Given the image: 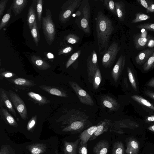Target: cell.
<instances>
[{
  "label": "cell",
  "mask_w": 154,
  "mask_h": 154,
  "mask_svg": "<svg viewBox=\"0 0 154 154\" xmlns=\"http://www.w3.org/2000/svg\"><path fill=\"white\" fill-rule=\"evenodd\" d=\"M47 55H47L48 57L49 58H53V54H52L51 53H48L47 54Z\"/></svg>",
  "instance_id": "obj_54"
},
{
  "label": "cell",
  "mask_w": 154,
  "mask_h": 154,
  "mask_svg": "<svg viewBox=\"0 0 154 154\" xmlns=\"http://www.w3.org/2000/svg\"><path fill=\"white\" fill-rule=\"evenodd\" d=\"M30 59L33 64L40 69L46 70L51 67V66L48 63L38 56H31Z\"/></svg>",
  "instance_id": "obj_20"
},
{
  "label": "cell",
  "mask_w": 154,
  "mask_h": 154,
  "mask_svg": "<svg viewBox=\"0 0 154 154\" xmlns=\"http://www.w3.org/2000/svg\"><path fill=\"white\" fill-rule=\"evenodd\" d=\"M105 6L113 14L117 16L116 12L115 2L110 0H104L102 1Z\"/></svg>",
  "instance_id": "obj_37"
},
{
  "label": "cell",
  "mask_w": 154,
  "mask_h": 154,
  "mask_svg": "<svg viewBox=\"0 0 154 154\" xmlns=\"http://www.w3.org/2000/svg\"><path fill=\"white\" fill-rule=\"evenodd\" d=\"M65 39L68 43L71 44L76 43L79 40V38L78 36L72 34L68 35L66 36Z\"/></svg>",
  "instance_id": "obj_41"
},
{
  "label": "cell",
  "mask_w": 154,
  "mask_h": 154,
  "mask_svg": "<svg viewBox=\"0 0 154 154\" xmlns=\"http://www.w3.org/2000/svg\"><path fill=\"white\" fill-rule=\"evenodd\" d=\"M102 79L99 66L95 73L93 82V88L95 90L98 89Z\"/></svg>",
  "instance_id": "obj_33"
},
{
  "label": "cell",
  "mask_w": 154,
  "mask_h": 154,
  "mask_svg": "<svg viewBox=\"0 0 154 154\" xmlns=\"http://www.w3.org/2000/svg\"><path fill=\"white\" fill-rule=\"evenodd\" d=\"M127 71L128 78L131 85L133 89L137 91V87L135 77L131 69L129 66L127 67Z\"/></svg>",
  "instance_id": "obj_35"
},
{
  "label": "cell",
  "mask_w": 154,
  "mask_h": 154,
  "mask_svg": "<svg viewBox=\"0 0 154 154\" xmlns=\"http://www.w3.org/2000/svg\"><path fill=\"white\" fill-rule=\"evenodd\" d=\"M153 47H154V40L151 38L149 40L147 47L149 48H153Z\"/></svg>",
  "instance_id": "obj_49"
},
{
  "label": "cell",
  "mask_w": 154,
  "mask_h": 154,
  "mask_svg": "<svg viewBox=\"0 0 154 154\" xmlns=\"http://www.w3.org/2000/svg\"><path fill=\"white\" fill-rule=\"evenodd\" d=\"M148 129L149 130L154 132V125L149 126Z\"/></svg>",
  "instance_id": "obj_53"
},
{
  "label": "cell",
  "mask_w": 154,
  "mask_h": 154,
  "mask_svg": "<svg viewBox=\"0 0 154 154\" xmlns=\"http://www.w3.org/2000/svg\"><path fill=\"white\" fill-rule=\"evenodd\" d=\"M136 27L139 29H144L154 32V23H146L141 24L136 26Z\"/></svg>",
  "instance_id": "obj_43"
},
{
  "label": "cell",
  "mask_w": 154,
  "mask_h": 154,
  "mask_svg": "<svg viewBox=\"0 0 154 154\" xmlns=\"http://www.w3.org/2000/svg\"><path fill=\"white\" fill-rule=\"evenodd\" d=\"M90 7L88 2L84 6L82 10L83 16L80 21L81 27L83 30L87 33H90L89 19Z\"/></svg>",
  "instance_id": "obj_13"
},
{
  "label": "cell",
  "mask_w": 154,
  "mask_h": 154,
  "mask_svg": "<svg viewBox=\"0 0 154 154\" xmlns=\"http://www.w3.org/2000/svg\"><path fill=\"white\" fill-rule=\"evenodd\" d=\"M27 0H14L11 4L12 9L16 16L20 14L27 5Z\"/></svg>",
  "instance_id": "obj_25"
},
{
  "label": "cell",
  "mask_w": 154,
  "mask_h": 154,
  "mask_svg": "<svg viewBox=\"0 0 154 154\" xmlns=\"http://www.w3.org/2000/svg\"><path fill=\"white\" fill-rule=\"evenodd\" d=\"M36 1V9L37 14L38 28L41 29V22L42 17V13L43 8V0H37Z\"/></svg>",
  "instance_id": "obj_31"
},
{
  "label": "cell",
  "mask_w": 154,
  "mask_h": 154,
  "mask_svg": "<svg viewBox=\"0 0 154 154\" xmlns=\"http://www.w3.org/2000/svg\"><path fill=\"white\" fill-rule=\"evenodd\" d=\"M112 124L111 121L109 119H105L100 121L97 124L96 130L89 140H94L104 132H107Z\"/></svg>",
  "instance_id": "obj_14"
},
{
  "label": "cell",
  "mask_w": 154,
  "mask_h": 154,
  "mask_svg": "<svg viewBox=\"0 0 154 154\" xmlns=\"http://www.w3.org/2000/svg\"><path fill=\"white\" fill-rule=\"evenodd\" d=\"M154 64V52L144 63L143 68L145 71H147L152 68Z\"/></svg>",
  "instance_id": "obj_40"
},
{
  "label": "cell",
  "mask_w": 154,
  "mask_h": 154,
  "mask_svg": "<svg viewBox=\"0 0 154 154\" xmlns=\"http://www.w3.org/2000/svg\"><path fill=\"white\" fill-rule=\"evenodd\" d=\"M12 6L8 10L7 13L3 16L0 23V30L5 26L7 24L11 17Z\"/></svg>",
  "instance_id": "obj_36"
},
{
  "label": "cell",
  "mask_w": 154,
  "mask_h": 154,
  "mask_svg": "<svg viewBox=\"0 0 154 154\" xmlns=\"http://www.w3.org/2000/svg\"><path fill=\"white\" fill-rule=\"evenodd\" d=\"M120 49L118 43L114 42L105 53L102 60L103 65L105 67H110L115 61Z\"/></svg>",
  "instance_id": "obj_6"
},
{
  "label": "cell",
  "mask_w": 154,
  "mask_h": 154,
  "mask_svg": "<svg viewBox=\"0 0 154 154\" xmlns=\"http://www.w3.org/2000/svg\"><path fill=\"white\" fill-rule=\"evenodd\" d=\"M87 66L88 80L91 83L93 82L95 73L98 66L97 55L94 50L93 51L88 58Z\"/></svg>",
  "instance_id": "obj_10"
},
{
  "label": "cell",
  "mask_w": 154,
  "mask_h": 154,
  "mask_svg": "<svg viewBox=\"0 0 154 154\" xmlns=\"http://www.w3.org/2000/svg\"><path fill=\"white\" fill-rule=\"evenodd\" d=\"M115 7L118 17L119 20L123 21L124 19L126 11L125 5L122 2H115Z\"/></svg>",
  "instance_id": "obj_26"
},
{
  "label": "cell",
  "mask_w": 154,
  "mask_h": 154,
  "mask_svg": "<svg viewBox=\"0 0 154 154\" xmlns=\"http://www.w3.org/2000/svg\"><path fill=\"white\" fill-rule=\"evenodd\" d=\"M9 96L13 104L23 120H26L27 118V109L25 103L17 94L10 91Z\"/></svg>",
  "instance_id": "obj_8"
},
{
  "label": "cell",
  "mask_w": 154,
  "mask_h": 154,
  "mask_svg": "<svg viewBox=\"0 0 154 154\" xmlns=\"http://www.w3.org/2000/svg\"><path fill=\"white\" fill-rule=\"evenodd\" d=\"M8 0H1L0 2V18L5 9Z\"/></svg>",
  "instance_id": "obj_45"
},
{
  "label": "cell",
  "mask_w": 154,
  "mask_h": 154,
  "mask_svg": "<svg viewBox=\"0 0 154 154\" xmlns=\"http://www.w3.org/2000/svg\"><path fill=\"white\" fill-rule=\"evenodd\" d=\"M147 85L150 87L154 88V77L147 83Z\"/></svg>",
  "instance_id": "obj_51"
},
{
  "label": "cell",
  "mask_w": 154,
  "mask_h": 154,
  "mask_svg": "<svg viewBox=\"0 0 154 154\" xmlns=\"http://www.w3.org/2000/svg\"><path fill=\"white\" fill-rule=\"evenodd\" d=\"M73 48L71 46H68L62 49L59 51L58 55H60L62 54H67L70 52L72 50Z\"/></svg>",
  "instance_id": "obj_47"
},
{
  "label": "cell",
  "mask_w": 154,
  "mask_h": 154,
  "mask_svg": "<svg viewBox=\"0 0 154 154\" xmlns=\"http://www.w3.org/2000/svg\"><path fill=\"white\" fill-rule=\"evenodd\" d=\"M138 126V124L136 122L129 119H125L116 121L112 123L109 130L110 132L122 134L124 133L122 129H134Z\"/></svg>",
  "instance_id": "obj_9"
},
{
  "label": "cell",
  "mask_w": 154,
  "mask_h": 154,
  "mask_svg": "<svg viewBox=\"0 0 154 154\" xmlns=\"http://www.w3.org/2000/svg\"><path fill=\"white\" fill-rule=\"evenodd\" d=\"M38 29L36 19L30 31L36 46L38 45L40 38Z\"/></svg>",
  "instance_id": "obj_30"
},
{
  "label": "cell",
  "mask_w": 154,
  "mask_h": 154,
  "mask_svg": "<svg viewBox=\"0 0 154 154\" xmlns=\"http://www.w3.org/2000/svg\"><path fill=\"white\" fill-rule=\"evenodd\" d=\"M139 149L138 142L135 139L131 138L127 143L125 152L127 154H138Z\"/></svg>",
  "instance_id": "obj_23"
},
{
  "label": "cell",
  "mask_w": 154,
  "mask_h": 154,
  "mask_svg": "<svg viewBox=\"0 0 154 154\" xmlns=\"http://www.w3.org/2000/svg\"><path fill=\"white\" fill-rule=\"evenodd\" d=\"M53 141L38 140L25 143L21 147L25 154H59L57 145Z\"/></svg>",
  "instance_id": "obj_2"
},
{
  "label": "cell",
  "mask_w": 154,
  "mask_h": 154,
  "mask_svg": "<svg viewBox=\"0 0 154 154\" xmlns=\"http://www.w3.org/2000/svg\"><path fill=\"white\" fill-rule=\"evenodd\" d=\"M102 104L111 111H117L120 107L119 104L115 99L108 95L102 96L101 98Z\"/></svg>",
  "instance_id": "obj_15"
},
{
  "label": "cell",
  "mask_w": 154,
  "mask_h": 154,
  "mask_svg": "<svg viewBox=\"0 0 154 154\" xmlns=\"http://www.w3.org/2000/svg\"><path fill=\"white\" fill-rule=\"evenodd\" d=\"M28 95L36 102L40 105H44L50 102L46 98L39 94L32 92L28 93Z\"/></svg>",
  "instance_id": "obj_28"
},
{
  "label": "cell",
  "mask_w": 154,
  "mask_h": 154,
  "mask_svg": "<svg viewBox=\"0 0 154 154\" xmlns=\"http://www.w3.org/2000/svg\"><path fill=\"white\" fill-rule=\"evenodd\" d=\"M0 154H16L15 149L10 144H2L0 149Z\"/></svg>",
  "instance_id": "obj_34"
},
{
  "label": "cell",
  "mask_w": 154,
  "mask_h": 154,
  "mask_svg": "<svg viewBox=\"0 0 154 154\" xmlns=\"http://www.w3.org/2000/svg\"><path fill=\"white\" fill-rule=\"evenodd\" d=\"M4 77L6 78H9L12 77L13 75L12 73L10 72H7L5 73H3Z\"/></svg>",
  "instance_id": "obj_52"
},
{
  "label": "cell",
  "mask_w": 154,
  "mask_h": 154,
  "mask_svg": "<svg viewBox=\"0 0 154 154\" xmlns=\"http://www.w3.org/2000/svg\"><path fill=\"white\" fill-rule=\"evenodd\" d=\"M80 111L75 112L63 124H66L62 129L63 132L79 133L86 126H88V117Z\"/></svg>",
  "instance_id": "obj_3"
},
{
  "label": "cell",
  "mask_w": 154,
  "mask_h": 154,
  "mask_svg": "<svg viewBox=\"0 0 154 154\" xmlns=\"http://www.w3.org/2000/svg\"><path fill=\"white\" fill-rule=\"evenodd\" d=\"M69 83L81 103L88 106L94 105L93 100L91 96L77 83L74 82H69Z\"/></svg>",
  "instance_id": "obj_7"
},
{
  "label": "cell",
  "mask_w": 154,
  "mask_h": 154,
  "mask_svg": "<svg viewBox=\"0 0 154 154\" xmlns=\"http://www.w3.org/2000/svg\"><path fill=\"white\" fill-rule=\"evenodd\" d=\"M111 154H125L124 146L120 141H116L113 144Z\"/></svg>",
  "instance_id": "obj_32"
},
{
  "label": "cell",
  "mask_w": 154,
  "mask_h": 154,
  "mask_svg": "<svg viewBox=\"0 0 154 154\" xmlns=\"http://www.w3.org/2000/svg\"><path fill=\"white\" fill-rule=\"evenodd\" d=\"M152 68H154V65H153V66H152Z\"/></svg>",
  "instance_id": "obj_55"
},
{
  "label": "cell",
  "mask_w": 154,
  "mask_h": 154,
  "mask_svg": "<svg viewBox=\"0 0 154 154\" xmlns=\"http://www.w3.org/2000/svg\"><path fill=\"white\" fill-rule=\"evenodd\" d=\"M145 93L147 96L154 100V92L149 91H145Z\"/></svg>",
  "instance_id": "obj_48"
},
{
  "label": "cell",
  "mask_w": 154,
  "mask_h": 154,
  "mask_svg": "<svg viewBox=\"0 0 154 154\" xmlns=\"http://www.w3.org/2000/svg\"><path fill=\"white\" fill-rule=\"evenodd\" d=\"M131 98L138 103L154 110V105L143 97L137 95H133L131 96Z\"/></svg>",
  "instance_id": "obj_29"
},
{
  "label": "cell",
  "mask_w": 154,
  "mask_h": 154,
  "mask_svg": "<svg viewBox=\"0 0 154 154\" xmlns=\"http://www.w3.org/2000/svg\"><path fill=\"white\" fill-rule=\"evenodd\" d=\"M97 127V125L93 126L84 131L79 136L80 141L79 144L83 145L86 144L95 131Z\"/></svg>",
  "instance_id": "obj_18"
},
{
  "label": "cell",
  "mask_w": 154,
  "mask_h": 154,
  "mask_svg": "<svg viewBox=\"0 0 154 154\" xmlns=\"http://www.w3.org/2000/svg\"><path fill=\"white\" fill-rule=\"evenodd\" d=\"M40 87L52 95L63 97H67V94L66 93L57 88L44 85L40 86Z\"/></svg>",
  "instance_id": "obj_27"
},
{
  "label": "cell",
  "mask_w": 154,
  "mask_h": 154,
  "mask_svg": "<svg viewBox=\"0 0 154 154\" xmlns=\"http://www.w3.org/2000/svg\"><path fill=\"white\" fill-rule=\"evenodd\" d=\"M152 37L148 35L146 30L140 33L135 34L134 36V43L137 50L143 49L147 47L149 40Z\"/></svg>",
  "instance_id": "obj_11"
},
{
  "label": "cell",
  "mask_w": 154,
  "mask_h": 154,
  "mask_svg": "<svg viewBox=\"0 0 154 154\" xmlns=\"http://www.w3.org/2000/svg\"><path fill=\"white\" fill-rule=\"evenodd\" d=\"M152 0H137V1L141 5L145 8L147 13L148 11Z\"/></svg>",
  "instance_id": "obj_44"
},
{
  "label": "cell",
  "mask_w": 154,
  "mask_h": 154,
  "mask_svg": "<svg viewBox=\"0 0 154 154\" xmlns=\"http://www.w3.org/2000/svg\"><path fill=\"white\" fill-rule=\"evenodd\" d=\"M36 5V0H33L32 5L29 8L27 15V23L29 29L32 28L34 23L36 19L35 8Z\"/></svg>",
  "instance_id": "obj_21"
},
{
  "label": "cell",
  "mask_w": 154,
  "mask_h": 154,
  "mask_svg": "<svg viewBox=\"0 0 154 154\" xmlns=\"http://www.w3.org/2000/svg\"><path fill=\"white\" fill-rule=\"evenodd\" d=\"M109 147L108 142L105 140H102L94 146L93 152L95 154H107Z\"/></svg>",
  "instance_id": "obj_19"
},
{
  "label": "cell",
  "mask_w": 154,
  "mask_h": 154,
  "mask_svg": "<svg viewBox=\"0 0 154 154\" xmlns=\"http://www.w3.org/2000/svg\"><path fill=\"white\" fill-rule=\"evenodd\" d=\"M42 25L45 39L48 43L51 45L54 39L56 31L51 18V12L49 9H47L45 16L42 18Z\"/></svg>",
  "instance_id": "obj_4"
},
{
  "label": "cell",
  "mask_w": 154,
  "mask_h": 154,
  "mask_svg": "<svg viewBox=\"0 0 154 154\" xmlns=\"http://www.w3.org/2000/svg\"><path fill=\"white\" fill-rule=\"evenodd\" d=\"M15 84L22 86H30L33 85V83L29 80L23 78H17L13 80Z\"/></svg>",
  "instance_id": "obj_39"
},
{
  "label": "cell",
  "mask_w": 154,
  "mask_h": 154,
  "mask_svg": "<svg viewBox=\"0 0 154 154\" xmlns=\"http://www.w3.org/2000/svg\"><path fill=\"white\" fill-rule=\"evenodd\" d=\"M145 121L147 122H154V115L149 116L145 119Z\"/></svg>",
  "instance_id": "obj_50"
},
{
  "label": "cell",
  "mask_w": 154,
  "mask_h": 154,
  "mask_svg": "<svg viewBox=\"0 0 154 154\" xmlns=\"http://www.w3.org/2000/svg\"><path fill=\"white\" fill-rule=\"evenodd\" d=\"M80 141V139L74 142L64 141L63 149V154H76L77 146Z\"/></svg>",
  "instance_id": "obj_17"
},
{
  "label": "cell",
  "mask_w": 154,
  "mask_h": 154,
  "mask_svg": "<svg viewBox=\"0 0 154 154\" xmlns=\"http://www.w3.org/2000/svg\"><path fill=\"white\" fill-rule=\"evenodd\" d=\"M150 17L146 14L138 13L136 14L135 18L131 21L132 23L141 22L150 18Z\"/></svg>",
  "instance_id": "obj_38"
},
{
  "label": "cell",
  "mask_w": 154,
  "mask_h": 154,
  "mask_svg": "<svg viewBox=\"0 0 154 154\" xmlns=\"http://www.w3.org/2000/svg\"><path fill=\"white\" fill-rule=\"evenodd\" d=\"M81 52V51L79 50L73 54L71 55L66 63V68H68L77 60L80 55Z\"/></svg>",
  "instance_id": "obj_42"
},
{
  "label": "cell",
  "mask_w": 154,
  "mask_h": 154,
  "mask_svg": "<svg viewBox=\"0 0 154 154\" xmlns=\"http://www.w3.org/2000/svg\"><path fill=\"white\" fill-rule=\"evenodd\" d=\"M87 144L85 145H80L78 149V154H88L87 149Z\"/></svg>",
  "instance_id": "obj_46"
},
{
  "label": "cell",
  "mask_w": 154,
  "mask_h": 154,
  "mask_svg": "<svg viewBox=\"0 0 154 154\" xmlns=\"http://www.w3.org/2000/svg\"><path fill=\"white\" fill-rule=\"evenodd\" d=\"M96 30L99 53L102 54L107 50L114 28L111 19L101 11L98 13L96 18Z\"/></svg>",
  "instance_id": "obj_1"
},
{
  "label": "cell",
  "mask_w": 154,
  "mask_h": 154,
  "mask_svg": "<svg viewBox=\"0 0 154 154\" xmlns=\"http://www.w3.org/2000/svg\"><path fill=\"white\" fill-rule=\"evenodd\" d=\"M125 56L122 54L111 71V76L114 81L116 82L119 79L125 64Z\"/></svg>",
  "instance_id": "obj_12"
},
{
  "label": "cell",
  "mask_w": 154,
  "mask_h": 154,
  "mask_svg": "<svg viewBox=\"0 0 154 154\" xmlns=\"http://www.w3.org/2000/svg\"><path fill=\"white\" fill-rule=\"evenodd\" d=\"M154 52V48H148L140 52L135 57L136 63L142 65L145 63Z\"/></svg>",
  "instance_id": "obj_16"
},
{
  "label": "cell",
  "mask_w": 154,
  "mask_h": 154,
  "mask_svg": "<svg viewBox=\"0 0 154 154\" xmlns=\"http://www.w3.org/2000/svg\"><path fill=\"white\" fill-rule=\"evenodd\" d=\"M0 96L1 100H2V102L4 103L5 107L10 112L12 113L15 117H16V112L12 104L4 90L2 88L0 89Z\"/></svg>",
  "instance_id": "obj_24"
},
{
  "label": "cell",
  "mask_w": 154,
  "mask_h": 154,
  "mask_svg": "<svg viewBox=\"0 0 154 154\" xmlns=\"http://www.w3.org/2000/svg\"><path fill=\"white\" fill-rule=\"evenodd\" d=\"M82 3L81 0H68L61 7V10L59 15L60 21L65 23L70 19L73 12Z\"/></svg>",
  "instance_id": "obj_5"
},
{
  "label": "cell",
  "mask_w": 154,
  "mask_h": 154,
  "mask_svg": "<svg viewBox=\"0 0 154 154\" xmlns=\"http://www.w3.org/2000/svg\"><path fill=\"white\" fill-rule=\"evenodd\" d=\"M0 111L2 118L7 124L15 128L18 126V125L14 118L6 109L1 107Z\"/></svg>",
  "instance_id": "obj_22"
}]
</instances>
